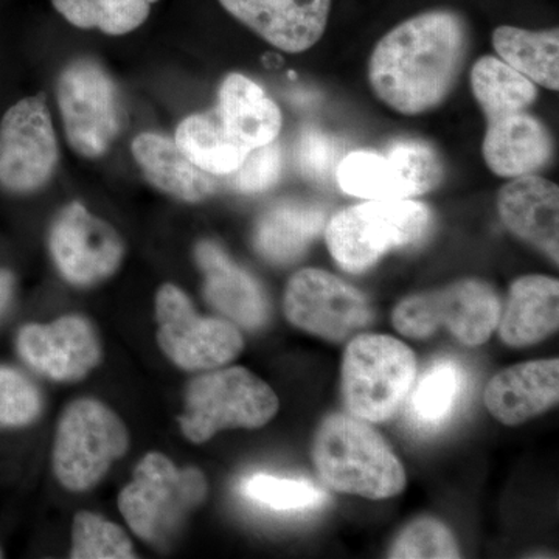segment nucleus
Masks as SVG:
<instances>
[{"label":"nucleus","mask_w":559,"mask_h":559,"mask_svg":"<svg viewBox=\"0 0 559 559\" xmlns=\"http://www.w3.org/2000/svg\"><path fill=\"white\" fill-rule=\"evenodd\" d=\"M312 460L322 480L345 495L381 500L406 487V471L399 457L369 423L353 415L323 419Z\"/></svg>","instance_id":"obj_2"},{"label":"nucleus","mask_w":559,"mask_h":559,"mask_svg":"<svg viewBox=\"0 0 559 559\" xmlns=\"http://www.w3.org/2000/svg\"><path fill=\"white\" fill-rule=\"evenodd\" d=\"M0 558H2V551H0Z\"/></svg>","instance_id":"obj_37"},{"label":"nucleus","mask_w":559,"mask_h":559,"mask_svg":"<svg viewBox=\"0 0 559 559\" xmlns=\"http://www.w3.org/2000/svg\"><path fill=\"white\" fill-rule=\"evenodd\" d=\"M459 546L450 530L436 520H418L401 532L393 543L389 557L409 558H459Z\"/></svg>","instance_id":"obj_32"},{"label":"nucleus","mask_w":559,"mask_h":559,"mask_svg":"<svg viewBox=\"0 0 559 559\" xmlns=\"http://www.w3.org/2000/svg\"><path fill=\"white\" fill-rule=\"evenodd\" d=\"M246 498L270 507L272 510H304L325 502L322 489L307 480L283 479L270 474H255L245 480L241 487Z\"/></svg>","instance_id":"obj_31"},{"label":"nucleus","mask_w":559,"mask_h":559,"mask_svg":"<svg viewBox=\"0 0 559 559\" xmlns=\"http://www.w3.org/2000/svg\"><path fill=\"white\" fill-rule=\"evenodd\" d=\"M500 314L498 294L488 283L460 280L400 301L392 320L395 329L412 340H425L447 326L462 344L477 347L489 340Z\"/></svg>","instance_id":"obj_9"},{"label":"nucleus","mask_w":559,"mask_h":559,"mask_svg":"<svg viewBox=\"0 0 559 559\" xmlns=\"http://www.w3.org/2000/svg\"><path fill=\"white\" fill-rule=\"evenodd\" d=\"M344 145L330 132L308 127L297 143V165L305 178L314 182H329L336 179Z\"/></svg>","instance_id":"obj_33"},{"label":"nucleus","mask_w":559,"mask_h":559,"mask_svg":"<svg viewBox=\"0 0 559 559\" xmlns=\"http://www.w3.org/2000/svg\"><path fill=\"white\" fill-rule=\"evenodd\" d=\"M156 2L159 0H51L70 24L110 36L134 32L148 20L151 7Z\"/></svg>","instance_id":"obj_27"},{"label":"nucleus","mask_w":559,"mask_h":559,"mask_svg":"<svg viewBox=\"0 0 559 559\" xmlns=\"http://www.w3.org/2000/svg\"><path fill=\"white\" fill-rule=\"evenodd\" d=\"M215 109L231 138L248 150L274 142L282 131L277 103L241 73H230L221 83Z\"/></svg>","instance_id":"obj_21"},{"label":"nucleus","mask_w":559,"mask_h":559,"mask_svg":"<svg viewBox=\"0 0 559 559\" xmlns=\"http://www.w3.org/2000/svg\"><path fill=\"white\" fill-rule=\"evenodd\" d=\"M207 495L201 471L178 469L159 452H150L119 496V509L132 532L146 543H162Z\"/></svg>","instance_id":"obj_6"},{"label":"nucleus","mask_w":559,"mask_h":559,"mask_svg":"<svg viewBox=\"0 0 559 559\" xmlns=\"http://www.w3.org/2000/svg\"><path fill=\"white\" fill-rule=\"evenodd\" d=\"M277 411L274 390L252 371L234 367L190 382L179 425L187 439L204 443L223 429L261 428Z\"/></svg>","instance_id":"obj_5"},{"label":"nucleus","mask_w":559,"mask_h":559,"mask_svg":"<svg viewBox=\"0 0 559 559\" xmlns=\"http://www.w3.org/2000/svg\"><path fill=\"white\" fill-rule=\"evenodd\" d=\"M22 359L55 381H79L102 359V345L90 322L64 316L50 325L24 326L17 336Z\"/></svg>","instance_id":"obj_15"},{"label":"nucleus","mask_w":559,"mask_h":559,"mask_svg":"<svg viewBox=\"0 0 559 559\" xmlns=\"http://www.w3.org/2000/svg\"><path fill=\"white\" fill-rule=\"evenodd\" d=\"M58 105L70 146L80 156L100 157L120 131L116 83L98 62L76 60L58 80Z\"/></svg>","instance_id":"obj_10"},{"label":"nucleus","mask_w":559,"mask_h":559,"mask_svg":"<svg viewBox=\"0 0 559 559\" xmlns=\"http://www.w3.org/2000/svg\"><path fill=\"white\" fill-rule=\"evenodd\" d=\"M471 87L484 114L507 108L528 109L538 87L495 57H481L471 70Z\"/></svg>","instance_id":"obj_28"},{"label":"nucleus","mask_w":559,"mask_h":559,"mask_svg":"<svg viewBox=\"0 0 559 559\" xmlns=\"http://www.w3.org/2000/svg\"><path fill=\"white\" fill-rule=\"evenodd\" d=\"M325 226V212L314 204L286 201L272 205L257 224L255 248L264 259L288 264L299 259Z\"/></svg>","instance_id":"obj_24"},{"label":"nucleus","mask_w":559,"mask_h":559,"mask_svg":"<svg viewBox=\"0 0 559 559\" xmlns=\"http://www.w3.org/2000/svg\"><path fill=\"white\" fill-rule=\"evenodd\" d=\"M235 20L289 53L318 44L329 24L331 0H219Z\"/></svg>","instance_id":"obj_16"},{"label":"nucleus","mask_w":559,"mask_h":559,"mask_svg":"<svg viewBox=\"0 0 559 559\" xmlns=\"http://www.w3.org/2000/svg\"><path fill=\"white\" fill-rule=\"evenodd\" d=\"M283 168L282 148L277 143H267L250 150L238 170L226 176L231 189L245 194L263 193L277 182Z\"/></svg>","instance_id":"obj_35"},{"label":"nucleus","mask_w":559,"mask_h":559,"mask_svg":"<svg viewBox=\"0 0 559 559\" xmlns=\"http://www.w3.org/2000/svg\"><path fill=\"white\" fill-rule=\"evenodd\" d=\"M73 559H128L135 558L127 533L94 513L81 511L73 521Z\"/></svg>","instance_id":"obj_30"},{"label":"nucleus","mask_w":559,"mask_h":559,"mask_svg":"<svg viewBox=\"0 0 559 559\" xmlns=\"http://www.w3.org/2000/svg\"><path fill=\"white\" fill-rule=\"evenodd\" d=\"M132 156L145 178L156 189L176 200L200 202L218 189L216 176L193 164L175 140L154 132H143L132 142Z\"/></svg>","instance_id":"obj_22"},{"label":"nucleus","mask_w":559,"mask_h":559,"mask_svg":"<svg viewBox=\"0 0 559 559\" xmlns=\"http://www.w3.org/2000/svg\"><path fill=\"white\" fill-rule=\"evenodd\" d=\"M14 278L9 271L0 270V314L9 307L13 296Z\"/></svg>","instance_id":"obj_36"},{"label":"nucleus","mask_w":559,"mask_h":559,"mask_svg":"<svg viewBox=\"0 0 559 559\" xmlns=\"http://www.w3.org/2000/svg\"><path fill=\"white\" fill-rule=\"evenodd\" d=\"M559 360H533L496 374L485 390V404L502 425L518 426L557 406Z\"/></svg>","instance_id":"obj_19"},{"label":"nucleus","mask_w":559,"mask_h":559,"mask_svg":"<svg viewBox=\"0 0 559 559\" xmlns=\"http://www.w3.org/2000/svg\"><path fill=\"white\" fill-rule=\"evenodd\" d=\"M156 316L162 352L180 369L197 371L226 366L245 347L235 323L200 318L178 286H162L156 297Z\"/></svg>","instance_id":"obj_11"},{"label":"nucleus","mask_w":559,"mask_h":559,"mask_svg":"<svg viewBox=\"0 0 559 559\" xmlns=\"http://www.w3.org/2000/svg\"><path fill=\"white\" fill-rule=\"evenodd\" d=\"M462 389V373L451 360H440L423 377L412 396L415 419L437 426L450 417Z\"/></svg>","instance_id":"obj_29"},{"label":"nucleus","mask_w":559,"mask_h":559,"mask_svg":"<svg viewBox=\"0 0 559 559\" xmlns=\"http://www.w3.org/2000/svg\"><path fill=\"white\" fill-rule=\"evenodd\" d=\"M500 219L521 240L543 250L558 264L559 189L535 175L510 180L499 191Z\"/></svg>","instance_id":"obj_18"},{"label":"nucleus","mask_w":559,"mask_h":559,"mask_svg":"<svg viewBox=\"0 0 559 559\" xmlns=\"http://www.w3.org/2000/svg\"><path fill=\"white\" fill-rule=\"evenodd\" d=\"M417 377V360L406 344L384 334H360L342 362V395L353 417L385 421L395 415Z\"/></svg>","instance_id":"obj_4"},{"label":"nucleus","mask_w":559,"mask_h":559,"mask_svg":"<svg viewBox=\"0 0 559 559\" xmlns=\"http://www.w3.org/2000/svg\"><path fill=\"white\" fill-rule=\"evenodd\" d=\"M430 210L414 200L369 201L331 218L326 245L342 270L359 274L392 249L415 245L428 234Z\"/></svg>","instance_id":"obj_3"},{"label":"nucleus","mask_w":559,"mask_h":559,"mask_svg":"<svg viewBox=\"0 0 559 559\" xmlns=\"http://www.w3.org/2000/svg\"><path fill=\"white\" fill-rule=\"evenodd\" d=\"M198 264L205 275V299L235 325L260 329L267 320L270 305L252 275L235 264L218 245L201 241Z\"/></svg>","instance_id":"obj_20"},{"label":"nucleus","mask_w":559,"mask_h":559,"mask_svg":"<svg viewBox=\"0 0 559 559\" xmlns=\"http://www.w3.org/2000/svg\"><path fill=\"white\" fill-rule=\"evenodd\" d=\"M130 448L127 426L109 407L94 400L70 404L58 425L53 469L62 487L86 491Z\"/></svg>","instance_id":"obj_8"},{"label":"nucleus","mask_w":559,"mask_h":559,"mask_svg":"<svg viewBox=\"0 0 559 559\" xmlns=\"http://www.w3.org/2000/svg\"><path fill=\"white\" fill-rule=\"evenodd\" d=\"M468 44L466 22L454 11H426L401 22L371 53V90L404 116L436 108L454 87Z\"/></svg>","instance_id":"obj_1"},{"label":"nucleus","mask_w":559,"mask_h":559,"mask_svg":"<svg viewBox=\"0 0 559 559\" xmlns=\"http://www.w3.org/2000/svg\"><path fill=\"white\" fill-rule=\"evenodd\" d=\"M50 252L62 277L72 285L91 286L116 274L124 245L110 224L75 202L55 219Z\"/></svg>","instance_id":"obj_14"},{"label":"nucleus","mask_w":559,"mask_h":559,"mask_svg":"<svg viewBox=\"0 0 559 559\" xmlns=\"http://www.w3.org/2000/svg\"><path fill=\"white\" fill-rule=\"evenodd\" d=\"M39 411L38 389L20 371L0 367V428L28 425Z\"/></svg>","instance_id":"obj_34"},{"label":"nucleus","mask_w":559,"mask_h":559,"mask_svg":"<svg viewBox=\"0 0 559 559\" xmlns=\"http://www.w3.org/2000/svg\"><path fill=\"white\" fill-rule=\"evenodd\" d=\"M175 142L197 167L216 178L238 170L250 151L231 138L216 109L180 121Z\"/></svg>","instance_id":"obj_25"},{"label":"nucleus","mask_w":559,"mask_h":559,"mask_svg":"<svg viewBox=\"0 0 559 559\" xmlns=\"http://www.w3.org/2000/svg\"><path fill=\"white\" fill-rule=\"evenodd\" d=\"M488 127L481 153L489 170L502 178H520L546 167L554 154L550 132L525 108L485 114Z\"/></svg>","instance_id":"obj_17"},{"label":"nucleus","mask_w":559,"mask_h":559,"mask_svg":"<svg viewBox=\"0 0 559 559\" xmlns=\"http://www.w3.org/2000/svg\"><path fill=\"white\" fill-rule=\"evenodd\" d=\"M57 135L43 97L11 106L0 121V187L28 194L46 186L57 170Z\"/></svg>","instance_id":"obj_12"},{"label":"nucleus","mask_w":559,"mask_h":559,"mask_svg":"<svg viewBox=\"0 0 559 559\" xmlns=\"http://www.w3.org/2000/svg\"><path fill=\"white\" fill-rule=\"evenodd\" d=\"M499 60L549 91L559 90V32H532L502 25L492 33Z\"/></svg>","instance_id":"obj_26"},{"label":"nucleus","mask_w":559,"mask_h":559,"mask_svg":"<svg viewBox=\"0 0 559 559\" xmlns=\"http://www.w3.org/2000/svg\"><path fill=\"white\" fill-rule=\"evenodd\" d=\"M499 333L510 347L547 340L559 325V283L546 275H527L511 285L509 304L500 314Z\"/></svg>","instance_id":"obj_23"},{"label":"nucleus","mask_w":559,"mask_h":559,"mask_svg":"<svg viewBox=\"0 0 559 559\" xmlns=\"http://www.w3.org/2000/svg\"><path fill=\"white\" fill-rule=\"evenodd\" d=\"M285 314L293 325L330 342L347 341L373 318L358 289L322 270L299 271L289 280Z\"/></svg>","instance_id":"obj_13"},{"label":"nucleus","mask_w":559,"mask_h":559,"mask_svg":"<svg viewBox=\"0 0 559 559\" xmlns=\"http://www.w3.org/2000/svg\"><path fill=\"white\" fill-rule=\"evenodd\" d=\"M441 178L439 153L419 139L393 140L385 153L353 151L336 171L345 193L367 201L412 200L439 187Z\"/></svg>","instance_id":"obj_7"}]
</instances>
